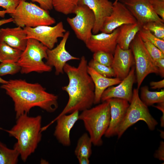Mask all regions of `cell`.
<instances>
[{
    "label": "cell",
    "instance_id": "cell-18",
    "mask_svg": "<svg viewBox=\"0 0 164 164\" xmlns=\"http://www.w3.org/2000/svg\"><path fill=\"white\" fill-rule=\"evenodd\" d=\"M78 4L87 6L93 12L95 18L92 31L94 34L100 31L106 18L111 14L113 3L109 0H78Z\"/></svg>",
    "mask_w": 164,
    "mask_h": 164
},
{
    "label": "cell",
    "instance_id": "cell-5",
    "mask_svg": "<svg viewBox=\"0 0 164 164\" xmlns=\"http://www.w3.org/2000/svg\"><path fill=\"white\" fill-rule=\"evenodd\" d=\"M17 26L35 27L42 25L50 26L56 22L48 11L31 2L20 0L14 12L9 14Z\"/></svg>",
    "mask_w": 164,
    "mask_h": 164
},
{
    "label": "cell",
    "instance_id": "cell-37",
    "mask_svg": "<svg viewBox=\"0 0 164 164\" xmlns=\"http://www.w3.org/2000/svg\"><path fill=\"white\" fill-rule=\"evenodd\" d=\"M154 157L160 160H164V142L161 141L158 149L154 154Z\"/></svg>",
    "mask_w": 164,
    "mask_h": 164
},
{
    "label": "cell",
    "instance_id": "cell-3",
    "mask_svg": "<svg viewBox=\"0 0 164 164\" xmlns=\"http://www.w3.org/2000/svg\"><path fill=\"white\" fill-rule=\"evenodd\" d=\"M42 117H30L24 114L16 118L15 125L9 130L0 128L17 140L13 148L24 162L33 153L41 140Z\"/></svg>",
    "mask_w": 164,
    "mask_h": 164
},
{
    "label": "cell",
    "instance_id": "cell-23",
    "mask_svg": "<svg viewBox=\"0 0 164 164\" xmlns=\"http://www.w3.org/2000/svg\"><path fill=\"white\" fill-rule=\"evenodd\" d=\"M140 98L147 106L152 105L155 103L164 102V90L159 91H149L147 86L141 88Z\"/></svg>",
    "mask_w": 164,
    "mask_h": 164
},
{
    "label": "cell",
    "instance_id": "cell-17",
    "mask_svg": "<svg viewBox=\"0 0 164 164\" xmlns=\"http://www.w3.org/2000/svg\"><path fill=\"white\" fill-rule=\"evenodd\" d=\"M106 101L108 102L110 106L111 118L109 127L104 135L106 137L110 138L117 135L129 103L125 100L118 98H111Z\"/></svg>",
    "mask_w": 164,
    "mask_h": 164
},
{
    "label": "cell",
    "instance_id": "cell-33",
    "mask_svg": "<svg viewBox=\"0 0 164 164\" xmlns=\"http://www.w3.org/2000/svg\"><path fill=\"white\" fill-rule=\"evenodd\" d=\"M142 40L146 50L155 61L160 58H164V53L158 47L147 40Z\"/></svg>",
    "mask_w": 164,
    "mask_h": 164
},
{
    "label": "cell",
    "instance_id": "cell-9",
    "mask_svg": "<svg viewBox=\"0 0 164 164\" xmlns=\"http://www.w3.org/2000/svg\"><path fill=\"white\" fill-rule=\"evenodd\" d=\"M75 16L67 17V21L77 38L85 43L92 35L95 21L92 11L86 5L78 4L74 10Z\"/></svg>",
    "mask_w": 164,
    "mask_h": 164
},
{
    "label": "cell",
    "instance_id": "cell-11",
    "mask_svg": "<svg viewBox=\"0 0 164 164\" xmlns=\"http://www.w3.org/2000/svg\"><path fill=\"white\" fill-rule=\"evenodd\" d=\"M131 12L122 2L113 3L112 11L105 19L100 31L110 33L121 26L137 22Z\"/></svg>",
    "mask_w": 164,
    "mask_h": 164
},
{
    "label": "cell",
    "instance_id": "cell-20",
    "mask_svg": "<svg viewBox=\"0 0 164 164\" xmlns=\"http://www.w3.org/2000/svg\"><path fill=\"white\" fill-rule=\"evenodd\" d=\"M26 38L23 28L20 27L0 29V42H4L22 51L26 46L27 40Z\"/></svg>",
    "mask_w": 164,
    "mask_h": 164
},
{
    "label": "cell",
    "instance_id": "cell-1",
    "mask_svg": "<svg viewBox=\"0 0 164 164\" xmlns=\"http://www.w3.org/2000/svg\"><path fill=\"white\" fill-rule=\"evenodd\" d=\"M1 87L14 102L16 118L24 114H28L34 107L49 113L54 112L58 108V96L46 91L38 83H29L22 79L10 80Z\"/></svg>",
    "mask_w": 164,
    "mask_h": 164
},
{
    "label": "cell",
    "instance_id": "cell-35",
    "mask_svg": "<svg viewBox=\"0 0 164 164\" xmlns=\"http://www.w3.org/2000/svg\"><path fill=\"white\" fill-rule=\"evenodd\" d=\"M150 2L154 11L164 21V1L150 0Z\"/></svg>",
    "mask_w": 164,
    "mask_h": 164
},
{
    "label": "cell",
    "instance_id": "cell-22",
    "mask_svg": "<svg viewBox=\"0 0 164 164\" xmlns=\"http://www.w3.org/2000/svg\"><path fill=\"white\" fill-rule=\"evenodd\" d=\"M142 28L137 22L121 26L119 27L117 45L123 50L129 49L131 42Z\"/></svg>",
    "mask_w": 164,
    "mask_h": 164
},
{
    "label": "cell",
    "instance_id": "cell-26",
    "mask_svg": "<svg viewBox=\"0 0 164 164\" xmlns=\"http://www.w3.org/2000/svg\"><path fill=\"white\" fill-rule=\"evenodd\" d=\"M20 156L15 149H11L0 141V164H16Z\"/></svg>",
    "mask_w": 164,
    "mask_h": 164
},
{
    "label": "cell",
    "instance_id": "cell-10",
    "mask_svg": "<svg viewBox=\"0 0 164 164\" xmlns=\"http://www.w3.org/2000/svg\"><path fill=\"white\" fill-rule=\"evenodd\" d=\"M23 28L26 34L27 39L31 38L36 39L49 49L54 47L58 39L62 38L66 31L62 22H59L53 26L42 25Z\"/></svg>",
    "mask_w": 164,
    "mask_h": 164
},
{
    "label": "cell",
    "instance_id": "cell-8",
    "mask_svg": "<svg viewBox=\"0 0 164 164\" xmlns=\"http://www.w3.org/2000/svg\"><path fill=\"white\" fill-rule=\"evenodd\" d=\"M130 45L135 64L137 88L139 89L147 75L151 73L159 74V72L155 61L150 55L138 33Z\"/></svg>",
    "mask_w": 164,
    "mask_h": 164
},
{
    "label": "cell",
    "instance_id": "cell-15",
    "mask_svg": "<svg viewBox=\"0 0 164 164\" xmlns=\"http://www.w3.org/2000/svg\"><path fill=\"white\" fill-rule=\"evenodd\" d=\"M135 68L132 67L128 75L115 87L111 86L104 92L101 101H105L111 98L125 100L130 103L133 95L132 88L135 80Z\"/></svg>",
    "mask_w": 164,
    "mask_h": 164
},
{
    "label": "cell",
    "instance_id": "cell-19",
    "mask_svg": "<svg viewBox=\"0 0 164 164\" xmlns=\"http://www.w3.org/2000/svg\"><path fill=\"white\" fill-rule=\"evenodd\" d=\"M111 67L115 74V77L122 80L128 74L134 62V57L131 49L123 50L117 45L114 53Z\"/></svg>",
    "mask_w": 164,
    "mask_h": 164
},
{
    "label": "cell",
    "instance_id": "cell-43",
    "mask_svg": "<svg viewBox=\"0 0 164 164\" xmlns=\"http://www.w3.org/2000/svg\"><path fill=\"white\" fill-rule=\"evenodd\" d=\"M6 13H8V12L6 10L0 11V17L4 18Z\"/></svg>",
    "mask_w": 164,
    "mask_h": 164
},
{
    "label": "cell",
    "instance_id": "cell-25",
    "mask_svg": "<svg viewBox=\"0 0 164 164\" xmlns=\"http://www.w3.org/2000/svg\"><path fill=\"white\" fill-rule=\"evenodd\" d=\"M91 140L88 134L84 133L78 139L74 150L76 156L89 158L92 154Z\"/></svg>",
    "mask_w": 164,
    "mask_h": 164
},
{
    "label": "cell",
    "instance_id": "cell-41",
    "mask_svg": "<svg viewBox=\"0 0 164 164\" xmlns=\"http://www.w3.org/2000/svg\"><path fill=\"white\" fill-rule=\"evenodd\" d=\"M79 162L80 164H89L90 161L89 158L85 156H78L77 157Z\"/></svg>",
    "mask_w": 164,
    "mask_h": 164
},
{
    "label": "cell",
    "instance_id": "cell-4",
    "mask_svg": "<svg viewBox=\"0 0 164 164\" xmlns=\"http://www.w3.org/2000/svg\"><path fill=\"white\" fill-rule=\"evenodd\" d=\"M110 118V106L106 101L82 111L79 116V119L83 122L92 144L96 146L102 145V137L109 127Z\"/></svg>",
    "mask_w": 164,
    "mask_h": 164
},
{
    "label": "cell",
    "instance_id": "cell-6",
    "mask_svg": "<svg viewBox=\"0 0 164 164\" xmlns=\"http://www.w3.org/2000/svg\"><path fill=\"white\" fill-rule=\"evenodd\" d=\"M48 49L38 41L28 39L26 48L17 62L21 67V73L27 74L32 72L42 73L51 71L52 67L43 61L47 58Z\"/></svg>",
    "mask_w": 164,
    "mask_h": 164
},
{
    "label": "cell",
    "instance_id": "cell-39",
    "mask_svg": "<svg viewBox=\"0 0 164 164\" xmlns=\"http://www.w3.org/2000/svg\"><path fill=\"white\" fill-rule=\"evenodd\" d=\"M152 89H161L164 87V79L157 81H151L150 83Z\"/></svg>",
    "mask_w": 164,
    "mask_h": 164
},
{
    "label": "cell",
    "instance_id": "cell-31",
    "mask_svg": "<svg viewBox=\"0 0 164 164\" xmlns=\"http://www.w3.org/2000/svg\"><path fill=\"white\" fill-rule=\"evenodd\" d=\"M93 58L97 63L103 65L111 67L114 56L111 53L103 51H98L94 53Z\"/></svg>",
    "mask_w": 164,
    "mask_h": 164
},
{
    "label": "cell",
    "instance_id": "cell-27",
    "mask_svg": "<svg viewBox=\"0 0 164 164\" xmlns=\"http://www.w3.org/2000/svg\"><path fill=\"white\" fill-rule=\"evenodd\" d=\"M53 8L57 12L67 15L73 12L78 0H53Z\"/></svg>",
    "mask_w": 164,
    "mask_h": 164
},
{
    "label": "cell",
    "instance_id": "cell-24",
    "mask_svg": "<svg viewBox=\"0 0 164 164\" xmlns=\"http://www.w3.org/2000/svg\"><path fill=\"white\" fill-rule=\"evenodd\" d=\"M22 51L13 48L6 43L0 42V62L17 63Z\"/></svg>",
    "mask_w": 164,
    "mask_h": 164
},
{
    "label": "cell",
    "instance_id": "cell-14",
    "mask_svg": "<svg viewBox=\"0 0 164 164\" xmlns=\"http://www.w3.org/2000/svg\"><path fill=\"white\" fill-rule=\"evenodd\" d=\"M69 114L56 117L50 124L42 128V132L45 130L51 124L56 121V125L54 133L55 137L59 142L63 146H70V131L79 119V111H76Z\"/></svg>",
    "mask_w": 164,
    "mask_h": 164
},
{
    "label": "cell",
    "instance_id": "cell-13",
    "mask_svg": "<svg viewBox=\"0 0 164 164\" xmlns=\"http://www.w3.org/2000/svg\"><path fill=\"white\" fill-rule=\"evenodd\" d=\"M142 27L151 22L164 23L154 11L150 0H121Z\"/></svg>",
    "mask_w": 164,
    "mask_h": 164
},
{
    "label": "cell",
    "instance_id": "cell-12",
    "mask_svg": "<svg viewBox=\"0 0 164 164\" xmlns=\"http://www.w3.org/2000/svg\"><path fill=\"white\" fill-rule=\"evenodd\" d=\"M70 34L69 31H66L59 44L51 49H48L47 51L46 63L55 68V74L56 75L64 73V67L68 61L80 60L79 57L72 55L66 49V45Z\"/></svg>",
    "mask_w": 164,
    "mask_h": 164
},
{
    "label": "cell",
    "instance_id": "cell-30",
    "mask_svg": "<svg viewBox=\"0 0 164 164\" xmlns=\"http://www.w3.org/2000/svg\"><path fill=\"white\" fill-rule=\"evenodd\" d=\"M164 23L157 22H149L142 28L149 30L157 38L164 40Z\"/></svg>",
    "mask_w": 164,
    "mask_h": 164
},
{
    "label": "cell",
    "instance_id": "cell-45",
    "mask_svg": "<svg viewBox=\"0 0 164 164\" xmlns=\"http://www.w3.org/2000/svg\"><path fill=\"white\" fill-rule=\"evenodd\" d=\"M119 0H115L114 2H117L119 1Z\"/></svg>",
    "mask_w": 164,
    "mask_h": 164
},
{
    "label": "cell",
    "instance_id": "cell-28",
    "mask_svg": "<svg viewBox=\"0 0 164 164\" xmlns=\"http://www.w3.org/2000/svg\"><path fill=\"white\" fill-rule=\"evenodd\" d=\"M138 33L142 39L148 40L164 53V40L157 38L149 30L143 28Z\"/></svg>",
    "mask_w": 164,
    "mask_h": 164
},
{
    "label": "cell",
    "instance_id": "cell-2",
    "mask_svg": "<svg viewBox=\"0 0 164 164\" xmlns=\"http://www.w3.org/2000/svg\"><path fill=\"white\" fill-rule=\"evenodd\" d=\"M88 63L84 56L80 59L77 67L67 63L63 71L69 79L68 84L62 87L68 94L69 99L64 108L56 117L75 111H83L94 104V85L87 72Z\"/></svg>",
    "mask_w": 164,
    "mask_h": 164
},
{
    "label": "cell",
    "instance_id": "cell-36",
    "mask_svg": "<svg viewBox=\"0 0 164 164\" xmlns=\"http://www.w3.org/2000/svg\"><path fill=\"white\" fill-rule=\"evenodd\" d=\"M26 1L27 0H23ZM33 2L39 4V6L42 9L47 10H50L53 8V0H29Z\"/></svg>",
    "mask_w": 164,
    "mask_h": 164
},
{
    "label": "cell",
    "instance_id": "cell-21",
    "mask_svg": "<svg viewBox=\"0 0 164 164\" xmlns=\"http://www.w3.org/2000/svg\"><path fill=\"white\" fill-rule=\"evenodd\" d=\"M87 72L91 78L94 85V104L99 103L104 92L107 88L118 84L122 80L116 77H108L97 73L91 68L87 67Z\"/></svg>",
    "mask_w": 164,
    "mask_h": 164
},
{
    "label": "cell",
    "instance_id": "cell-40",
    "mask_svg": "<svg viewBox=\"0 0 164 164\" xmlns=\"http://www.w3.org/2000/svg\"><path fill=\"white\" fill-rule=\"evenodd\" d=\"M156 106H153L154 107L160 110L162 112V115L160 118L161 126L162 127H164V102L158 103Z\"/></svg>",
    "mask_w": 164,
    "mask_h": 164
},
{
    "label": "cell",
    "instance_id": "cell-44",
    "mask_svg": "<svg viewBox=\"0 0 164 164\" xmlns=\"http://www.w3.org/2000/svg\"><path fill=\"white\" fill-rule=\"evenodd\" d=\"M8 81L4 80L0 77V83L2 84H5L7 83Z\"/></svg>",
    "mask_w": 164,
    "mask_h": 164
},
{
    "label": "cell",
    "instance_id": "cell-16",
    "mask_svg": "<svg viewBox=\"0 0 164 164\" xmlns=\"http://www.w3.org/2000/svg\"><path fill=\"white\" fill-rule=\"evenodd\" d=\"M119 30L118 28L110 33L101 32L100 33L92 34L85 44L87 47L93 53L103 51L114 54L117 45Z\"/></svg>",
    "mask_w": 164,
    "mask_h": 164
},
{
    "label": "cell",
    "instance_id": "cell-46",
    "mask_svg": "<svg viewBox=\"0 0 164 164\" xmlns=\"http://www.w3.org/2000/svg\"><path fill=\"white\" fill-rule=\"evenodd\" d=\"M162 0L164 1V0Z\"/></svg>",
    "mask_w": 164,
    "mask_h": 164
},
{
    "label": "cell",
    "instance_id": "cell-32",
    "mask_svg": "<svg viewBox=\"0 0 164 164\" xmlns=\"http://www.w3.org/2000/svg\"><path fill=\"white\" fill-rule=\"evenodd\" d=\"M21 67L17 63H1L0 64V76L13 75L20 71Z\"/></svg>",
    "mask_w": 164,
    "mask_h": 164
},
{
    "label": "cell",
    "instance_id": "cell-42",
    "mask_svg": "<svg viewBox=\"0 0 164 164\" xmlns=\"http://www.w3.org/2000/svg\"><path fill=\"white\" fill-rule=\"evenodd\" d=\"M13 20L11 17L9 19H4L0 20V27L3 25L13 22Z\"/></svg>",
    "mask_w": 164,
    "mask_h": 164
},
{
    "label": "cell",
    "instance_id": "cell-38",
    "mask_svg": "<svg viewBox=\"0 0 164 164\" xmlns=\"http://www.w3.org/2000/svg\"><path fill=\"white\" fill-rule=\"evenodd\" d=\"M155 65L158 68L159 74L162 77H164V58H161L155 61Z\"/></svg>",
    "mask_w": 164,
    "mask_h": 164
},
{
    "label": "cell",
    "instance_id": "cell-34",
    "mask_svg": "<svg viewBox=\"0 0 164 164\" xmlns=\"http://www.w3.org/2000/svg\"><path fill=\"white\" fill-rule=\"evenodd\" d=\"M20 0H0V7L7 11L9 14L13 13Z\"/></svg>",
    "mask_w": 164,
    "mask_h": 164
},
{
    "label": "cell",
    "instance_id": "cell-29",
    "mask_svg": "<svg viewBox=\"0 0 164 164\" xmlns=\"http://www.w3.org/2000/svg\"><path fill=\"white\" fill-rule=\"evenodd\" d=\"M88 66L104 76L108 77H115L114 72L111 67L101 64L93 59L88 63Z\"/></svg>",
    "mask_w": 164,
    "mask_h": 164
},
{
    "label": "cell",
    "instance_id": "cell-7",
    "mask_svg": "<svg viewBox=\"0 0 164 164\" xmlns=\"http://www.w3.org/2000/svg\"><path fill=\"white\" fill-rule=\"evenodd\" d=\"M138 89L135 88L133 91L131 101L118 131L117 135L118 139L128 128L139 121L145 122L151 131L154 130L158 124L157 121L150 113L148 107L141 100Z\"/></svg>",
    "mask_w": 164,
    "mask_h": 164
}]
</instances>
